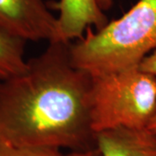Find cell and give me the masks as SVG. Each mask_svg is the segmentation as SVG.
Wrapping results in <instances>:
<instances>
[{"instance_id": "9", "label": "cell", "mask_w": 156, "mask_h": 156, "mask_svg": "<svg viewBox=\"0 0 156 156\" xmlns=\"http://www.w3.org/2000/svg\"><path fill=\"white\" fill-rule=\"evenodd\" d=\"M139 68L140 70L148 73L156 77V50L146 56L140 62Z\"/></svg>"}, {"instance_id": "4", "label": "cell", "mask_w": 156, "mask_h": 156, "mask_svg": "<svg viewBox=\"0 0 156 156\" xmlns=\"http://www.w3.org/2000/svg\"><path fill=\"white\" fill-rule=\"evenodd\" d=\"M0 31L26 42L60 41L57 17L44 0H0Z\"/></svg>"}, {"instance_id": "5", "label": "cell", "mask_w": 156, "mask_h": 156, "mask_svg": "<svg viewBox=\"0 0 156 156\" xmlns=\"http://www.w3.org/2000/svg\"><path fill=\"white\" fill-rule=\"evenodd\" d=\"M50 10L59 12L58 37L62 42L81 39L91 27L101 30L109 22L97 0H59L48 4Z\"/></svg>"}, {"instance_id": "2", "label": "cell", "mask_w": 156, "mask_h": 156, "mask_svg": "<svg viewBox=\"0 0 156 156\" xmlns=\"http://www.w3.org/2000/svg\"><path fill=\"white\" fill-rule=\"evenodd\" d=\"M156 50V0H139L101 30L69 44L73 65L91 76L138 68Z\"/></svg>"}, {"instance_id": "6", "label": "cell", "mask_w": 156, "mask_h": 156, "mask_svg": "<svg viewBox=\"0 0 156 156\" xmlns=\"http://www.w3.org/2000/svg\"><path fill=\"white\" fill-rule=\"evenodd\" d=\"M95 137L101 156H156V134L147 128H114Z\"/></svg>"}, {"instance_id": "3", "label": "cell", "mask_w": 156, "mask_h": 156, "mask_svg": "<svg viewBox=\"0 0 156 156\" xmlns=\"http://www.w3.org/2000/svg\"><path fill=\"white\" fill-rule=\"evenodd\" d=\"M156 114V77L134 68L92 76L91 120L95 134L147 128Z\"/></svg>"}, {"instance_id": "10", "label": "cell", "mask_w": 156, "mask_h": 156, "mask_svg": "<svg viewBox=\"0 0 156 156\" xmlns=\"http://www.w3.org/2000/svg\"><path fill=\"white\" fill-rule=\"evenodd\" d=\"M98 5L100 6V8L102 11H108L113 5L114 0H97Z\"/></svg>"}, {"instance_id": "11", "label": "cell", "mask_w": 156, "mask_h": 156, "mask_svg": "<svg viewBox=\"0 0 156 156\" xmlns=\"http://www.w3.org/2000/svg\"><path fill=\"white\" fill-rule=\"evenodd\" d=\"M71 156H101V154L97 148H95L93 150L88 151V152H83V153L73 152L72 155Z\"/></svg>"}, {"instance_id": "8", "label": "cell", "mask_w": 156, "mask_h": 156, "mask_svg": "<svg viewBox=\"0 0 156 156\" xmlns=\"http://www.w3.org/2000/svg\"><path fill=\"white\" fill-rule=\"evenodd\" d=\"M62 154L60 149L50 147H21L0 141V156H71Z\"/></svg>"}, {"instance_id": "1", "label": "cell", "mask_w": 156, "mask_h": 156, "mask_svg": "<svg viewBox=\"0 0 156 156\" xmlns=\"http://www.w3.org/2000/svg\"><path fill=\"white\" fill-rule=\"evenodd\" d=\"M69 44L50 42L23 72L0 81V141L76 153L96 148L92 76L73 65Z\"/></svg>"}, {"instance_id": "7", "label": "cell", "mask_w": 156, "mask_h": 156, "mask_svg": "<svg viewBox=\"0 0 156 156\" xmlns=\"http://www.w3.org/2000/svg\"><path fill=\"white\" fill-rule=\"evenodd\" d=\"M26 41L0 31V81L23 72L27 67L24 58Z\"/></svg>"}, {"instance_id": "12", "label": "cell", "mask_w": 156, "mask_h": 156, "mask_svg": "<svg viewBox=\"0 0 156 156\" xmlns=\"http://www.w3.org/2000/svg\"><path fill=\"white\" fill-rule=\"evenodd\" d=\"M147 129L151 131V132H153V133H155L156 134V114L152 118L150 122L148 123V125H147Z\"/></svg>"}]
</instances>
